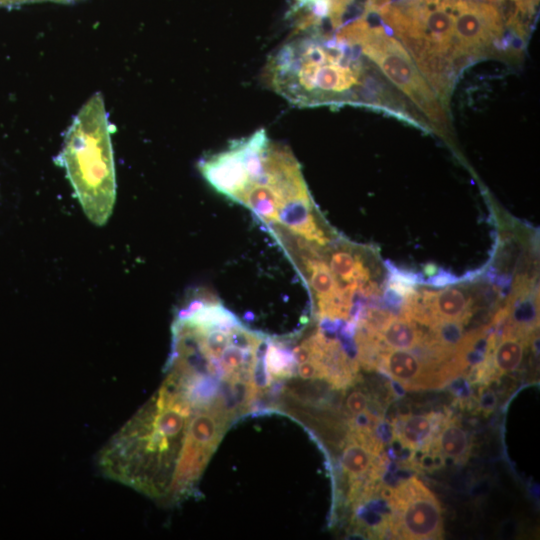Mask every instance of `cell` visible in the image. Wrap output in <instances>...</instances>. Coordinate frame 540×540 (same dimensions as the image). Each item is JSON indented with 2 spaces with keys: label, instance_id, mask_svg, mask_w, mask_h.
<instances>
[{
  "label": "cell",
  "instance_id": "cell-1",
  "mask_svg": "<svg viewBox=\"0 0 540 540\" xmlns=\"http://www.w3.org/2000/svg\"><path fill=\"white\" fill-rule=\"evenodd\" d=\"M220 408L182 379L167 374L153 397L103 448L102 472L149 497L178 501L203 473L224 427Z\"/></svg>",
  "mask_w": 540,
  "mask_h": 540
},
{
  "label": "cell",
  "instance_id": "cell-2",
  "mask_svg": "<svg viewBox=\"0 0 540 540\" xmlns=\"http://www.w3.org/2000/svg\"><path fill=\"white\" fill-rule=\"evenodd\" d=\"M198 169L212 188L247 207L271 230L306 236L318 226L299 162L263 128L205 156Z\"/></svg>",
  "mask_w": 540,
  "mask_h": 540
},
{
  "label": "cell",
  "instance_id": "cell-3",
  "mask_svg": "<svg viewBox=\"0 0 540 540\" xmlns=\"http://www.w3.org/2000/svg\"><path fill=\"white\" fill-rule=\"evenodd\" d=\"M362 56L357 48L333 39L293 32L267 60L264 83L299 107L368 105Z\"/></svg>",
  "mask_w": 540,
  "mask_h": 540
},
{
  "label": "cell",
  "instance_id": "cell-4",
  "mask_svg": "<svg viewBox=\"0 0 540 540\" xmlns=\"http://www.w3.org/2000/svg\"><path fill=\"white\" fill-rule=\"evenodd\" d=\"M61 160L84 213L94 224L104 225L113 210L116 180L101 93H95L73 119Z\"/></svg>",
  "mask_w": 540,
  "mask_h": 540
},
{
  "label": "cell",
  "instance_id": "cell-5",
  "mask_svg": "<svg viewBox=\"0 0 540 540\" xmlns=\"http://www.w3.org/2000/svg\"><path fill=\"white\" fill-rule=\"evenodd\" d=\"M359 49L428 118L436 124H446V114L438 97L416 68L406 48L391 33H375L362 42Z\"/></svg>",
  "mask_w": 540,
  "mask_h": 540
},
{
  "label": "cell",
  "instance_id": "cell-6",
  "mask_svg": "<svg viewBox=\"0 0 540 540\" xmlns=\"http://www.w3.org/2000/svg\"><path fill=\"white\" fill-rule=\"evenodd\" d=\"M389 524L395 536L409 540H435L443 536L441 506L435 495L411 477L391 490Z\"/></svg>",
  "mask_w": 540,
  "mask_h": 540
},
{
  "label": "cell",
  "instance_id": "cell-7",
  "mask_svg": "<svg viewBox=\"0 0 540 540\" xmlns=\"http://www.w3.org/2000/svg\"><path fill=\"white\" fill-rule=\"evenodd\" d=\"M504 20L499 9L491 3L458 0L454 6L455 43L472 54L500 39Z\"/></svg>",
  "mask_w": 540,
  "mask_h": 540
},
{
  "label": "cell",
  "instance_id": "cell-8",
  "mask_svg": "<svg viewBox=\"0 0 540 540\" xmlns=\"http://www.w3.org/2000/svg\"><path fill=\"white\" fill-rule=\"evenodd\" d=\"M376 364L409 390L441 387L454 377L449 369L427 363L408 350L384 349L379 353Z\"/></svg>",
  "mask_w": 540,
  "mask_h": 540
},
{
  "label": "cell",
  "instance_id": "cell-9",
  "mask_svg": "<svg viewBox=\"0 0 540 540\" xmlns=\"http://www.w3.org/2000/svg\"><path fill=\"white\" fill-rule=\"evenodd\" d=\"M435 413L400 415L393 424L396 439L407 449L429 448L440 426Z\"/></svg>",
  "mask_w": 540,
  "mask_h": 540
},
{
  "label": "cell",
  "instance_id": "cell-10",
  "mask_svg": "<svg viewBox=\"0 0 540 540\" xmlns=\"http://www.w3.org/2000/svg\"><path fill=\"white\" fill-rule=\"evenodd\" d=\"M415 63L436 96L447 102L456 75L448 53L437 47L415 60Z\"/></svg>",
  "mask_w": 540,
  "mask_h": 540
},
{
  "label": "cell",
  "instance_id": "cell-11",
  "mask_svg": "<svg viewBox=\"0 0 540 540\" xmlns=\"http://www.w3.org/2000/svg\"><path fill=\"white\" fill-rule=\"evenodd\" d=\"M368 331L375 335L383 349H414L425 338L413 320L404 317L395 318L393 315L378 330Z\"/></svg>",
  "mask_w": 540,
  "mask_h": 540
},
{
  "label": "cell",
  "instance_id": "cell-12",
  "mask_svg": "<svg viewBox=\"0 0 540 540\" xmlns=\"http://www.w3.org/2000/svg\"><path fill=\"white\" fill-rule=\"evenodd\" d=\"M444 456L455 463H464L471 450L468 433L455 419H447L440 424L431 444Z\"/></svg>",
  "mask_w": 540,
  "mask_h": 540
},
{
  "label": "cell",
  "instance_id": "cell-13",
  "mask_svg": "<svg viewBox=\"0 0 540 540\" xmlns=\"http://www.w3.org/2000/svg\"><path fill=\"white\" fill-rule=\"evenodd\" d=\"M525 336L507 329L492 354L488 352L490 373L488 376H501L515 371L524 357Z\"/></svg>",
  "mask_w": 540,
  "mask_h": 540
},
{
  "label": "cell",
  "instance_id": "cell-14",
  "mask_svg": "<svg viewBox=\"0 0 540 540\" xmlns=\"http://www.w3.org/2000/svg\"><path fill=\"white\" fill-rule=\"evenodd\" d=\"M328 266L335 277L347 285L361 287L369 281V269L360 256L348 247L341 246L332 251Z\"/></svg>",
  "mask_w": 540,
  "mask_h": 540
},
{
  "label": "cell",
  "instance_id": "cell-15",
  "mask_svg": "<svg viewBox=\"0 0 540 540\" xmlns=\"http://www.w3.org/2000/svg\"><path fill=\"white\" fill-rule=\"evenodd\" d=\"M369 396L361 388H354L345 399V408L352 417L368 413Z\"/></svg>",
  "mask_w": 540,
  "mask_h": 540
},
{
  "label": "cell",
  "instance_id": "cell-16",
  "mask_svg": "<svg viewBox=\"0 0 540 540\" xmlns=\"http://www.w3.org/2000/svg\"><path fill=\"white\" fill-rule=\"evenodd\" d=\"M513 4V11L511 13L518 16L525 22H529L531 16L536 11V6L539 0H509Z\"/></svg>",
  "mask_w": 540,
  "mask_h": 540
},
{
  "label": "cell",
  "instance_id": "cell-17",
  "mask_svg": "<svg viewBox=\"0 0 540 540\" xmlns=\"http://www.w3.org/2000/svg\"><path fill=\"white\" fill-rule=\"evenodd\" d=\"M77 0H0V6H13L24 3H33V2H56V3H71Z\"/></svg>",
  "mask_w": 540,
  "mask_h": 540
},
{
  "label": "cell",
  "instance_id": "cell-18",
  "mask_svg": "<svg viewBox=\"0 0 540 540\" xmlns=\"http://www.w3.org/2000/svg\"><path fill=\"white\" fill-rule=\"evenodd\" d=\"M481 2H486V3H491V4H494V3H500L502 0H480Z\"/></svg>",
  "mask_w": 540,
  "mask_h": 540
}]
</instances>
